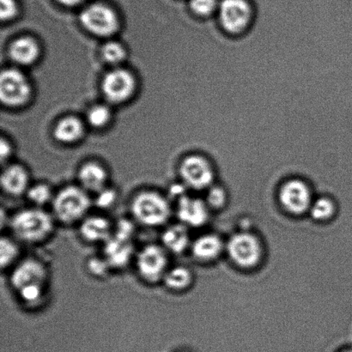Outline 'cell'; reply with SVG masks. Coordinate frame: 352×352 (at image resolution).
<instances>
[{"label":"cell","instance_id":"cell-21","mask_svg":"<svg viewBox=\"0 0 352 352\" xmlns=\"http://www.w3.org/2000/svg\"><path fill=\"white\" fill-rule=\"evenodd\" d=\"M162 282L164 283L165 287L171 292H184L192 285V274L188 268L177 265L168 268Z\"/></svg>","mask_w":352,"mask_h":352},{"label":"cell","instance_id":"cell-31","mask_svg":"<svg viewBox=\"0 0 352 352\" xmlns=\"http://www.w3.org/2000/svg\"><path fill=\"white\" fill-rule=\"evenodd\" d=\"M226 202V195L223 190L217 186H212L207 195V205L212 208L219 209Z\"/></svg>","mask_w":352,"mask_h":352},{"label":"cell","instance_id":"cell-26","mask_svg":"<svg viewBox=\"0 0 352 352\" xmlns=\"http://www.w3.org/2000/svg\"><path fill=\"white\" fill-rule=\"evenodd\" d=\"M309 210L314 219L319 221V222H324L334 215L336 206L332 199L320 198L312 203Z\"/></svg>","mask_w":352,"mask_h":352},{"label":"cell","instance_id":"cell-16","mask_svg":"<svg viewBox=\"0 0 352 352\" xmlns=\"http://www.w3.org/2000/svg\"><path fill=\"white\" fill-rule=\"evenodd\" d=\"M161 245L168 253H184L191 246L188 227L176 223L165 228L161 236Z\"/></svg>","mask_w":352,"mask_h":352},{"label":"cell","instance_id":"cell-35","mask_svg":"<svg viewBox=\"0 0 352 352\" xmlns=\"http://www.w3.org/2000/svg\"><path fill=\"white\" fill-rule=\"evenodd\" d=\"M186 186L185 184H175L170 186V195L172 199L177 201L178 199L182 198L186 195Z\"/></svg>","mask_w":352,"mask_h":352},{"label":"cell","instance_id":"cell-24","mask_svg":"<svg viewBox=\"0 0 352 352\" xmlns=\"http://www.w3.org/2000/svg\"><path fill=\"white\" fill-rule=\"evenodd\" d=\"M54 195L50 186L44 183L30 186L25 195L31 206L44 209L48 205H52Z\"/></svg>","mask_w":352,"mask_h":352},{"label":"cell","instance_id":"cell-27","mask_svg":"<svg viewBox=\"0 0 352 352\" xmlns=\"http://www.w3.org/2000/svg\"><path fill=\"white\" fill-rule=\"evenodd\" d=\"M102 57L110 64L120 63L126 56V52L122 45L117 43H109L102 50Z\"/></svg>","mask_w":352,"mask_h":352},{"label":"cell","instance_id":"cell-7","mask_svg":"<svg viewBox=\"0 0 352 352\" xmlns=\"http://www.w3.org/2000/svg\"><path fill=\"white\" fill-rule=\"evenodd\" d=\"M80 21L85 29L96 36H111L118 29L115 12L102 3H94L82 10Z\"/></svg>","mask_w":352,"mask_h":352},{"label":"cell","instance_id":"cell-10","mask_svg":"<svg viewBox=\"0 0 352 352\" xmlns=\"http://www.w3.org/2000/svg\"><path fill=\"white\" fill-rule=\"evenodd\" d=\"M279 201L293 215L305 213L313 203L309 186L300 179H292L283 185L279 192Z\"/></svg>","mask_w":352,"mask_h":352},{"label":"cell","instance_id":"cell-32","mask_svg":"<svg viewBox=\"0 0 352 352\" xmlns=\"http://www.w3.org/2000/svg\"><path fill=\"white\" fill-rule=\"evenodd\" d=\"M191 8L197 14L201 16L210 15L216 9V0H191Z\"/></svg>","mask_w":352,"mask_h":352},{"label":"cell","instance_id":"cell-20","mask_svg":"<svg viewBox=\"0 0 352 352\" xmlns=\"http://www.w3.org/2000/svg\"><path fill=\"white\" fill-rule=\"evenodd\" d=\"M10 55L14 61L21 65H30L36 60L39 47L36 41L29 37L17 39L10 47Z\"/></svg>","mask_w":352,"mask_h":352},{"label":"cell","instance_id":"cell-23","mask_svg":"<svg viewBox=\"0 0 352 352\" xmlns=\"http://www.w3.org/2000/svg\"><path fill=\"white\" fill-rule=\"evenodd\" d=\"M19 243V241L13 236H2L0 240V265L2 271L12 268L20 261Z\"/></svg>","mask_w":352,"mask_h":352},{"label":"cell","instance_id":"cell-11","mask_svg":"<svg viewBox=\"0 0 352 352\" xmlns=\"http://www.w3.org/2000/svg\"><path fill=\"white\" fill-rule=\"evenodd\" d=\"M251 19V9L245 0H223L220 6V20L230 33H240L246 29Z\"/></svg>","mask_w":352,"mask_h":352},{"label":"cell","instance_id":"cell-36","mask_svg":"<svg viewBox=\"0 0 352 352\" xmlns=\"http://www.w3.org/2000/svg\"><path fill=\"white\" fill-rule=\"evenodd\" d=\"M0 151H1L2 160H6V158L9 156L10 149L8 143H6L3 140L1 141V146H0Z\"/></svg>","mask_w":352,"mask_h":352},{"label":"cell","instance_id":"cell-12","mask_svg":"<svg viewBox=\"0 0 352 352\" xmlns=\"http://www.w3.org/2000/svg\"><path fill=\"white\" fill-rule=\"evenodd\" d=\"M135 81L126 70L117 69L106 75L102 82V91L110 102H122L132 96Z\"/></svg>","mask_w":352,"mask_h":352},{"label":"cell","instance_id":"cell-38","mask_svg":"<svg viewBox=\"0 0 352 352\" xmlns=\"http://www.w3.org/2000/svg\"><path fill=\"white\" fill-rule=\"evenodd\" d=\"M340 352H352V348H349V349H344V350L341 351Z\"/></svg>","mask_w":352,"mask_h":352},{"label":"cell","instance_id":"cell-2","mask_svg":"<svg viewBox=\"0 0 352 352\" xmlns=\"http://www.w3.org/2000/svg\"><path fill=\"white\" fill-rule=\"evenodd\" d=\"M93 206L89 193L80 186H67L55 193L52 202V214L57 223L64 226L80 223Z\"/></svg>","mask_w":352,"mask_h":352},{"label":"cell","instance_id":"cell-15","mask_svg":"<svg viewBox=\"0 0 352 352\" xmlns=\"http://www.w3.org/2000/svg\"><path fill=\"white\" fill-rule=\"evenodd\" d=\"M30 186L29 175L22 166L12 165L3 170L1 175V188L6 195L19 198L26 195Z\"/></svg>","mask_w":352,"mask_h":352},{"label":"cell","instance_id":"cell-34","mask_svg":"<svg viewBox=\"0 0 352 352\" xmlns=\"http://www.w3.org/2000/svg\"><path fill=\"white\" fill-rule=\"evenodd\" d=\"M17 13L15 0H0V16L3 21L13 19Z\"/></svg>","mask_w":352,"mask_h":352},{"label":"cell","instance_id":"cell-33","mask_svg":"<svg viewBox=\"0 0 352 352\" xmlns=\"http://www.w3.org/2000/svg\"><path fill=\"white\" fill-rule=\"evenodd\" d=\"M88 269L93 275L96 277H103L107 274L109 270H111V267L109 265L108 262L105 260L104 257L102 258H91L88 263Z\"/></svg>","mask_w":352,"mask_h":352},{"label":"cell","instance_id":"cell-37","mask_svg":"<svg viewBox=\"0 0 352 352\" xmlns=\"http://www.w3.org/2000/svg\"><path fill=\"white\" fill-rule=\"evenodd\" d=\"M58 3H60L61 5L67 6H74L80 3L82 0H57Z\"/></svg>","mask_w":352,"mask_h":352},{"label":"cell","instance_id":"cell-29","mask_svg":"<svg viewBox=\"0 0 352 352\" xmlns=\"http://www.w3.org/2000/svg\"><path fill=\"white\" fill-rule=\"evenodd\" d=\"M110 112L105 106H96L89 110L88 115L89 122L95 127H102L109 122Z\"/></svg>","mask_w":352,"mask_h":352},{"label":"cell","instance_id":"cell-25","mask_svg":"<svg viewBox=\"0 0 352 352\" xmlns=\"http://www.w3.org/2000/svg\"><path fill=\"white\" fill-rule=\"evenodd\" d=\"M47 286L29 285L16 292L20 302L28 307H36L43 302L47 295Z\"/></svg>","mask_w":352,"mask_h":352},{"label":"cell","instance_id":"cell-3","mask_svg":"<svg viewBox=\"0 0 352 352\" xmlns=\"http://www.w3.org/2000/svg\"><path fill=\"white\" fill-rule=\"evenodd\" d=\"M130 210L138 223L151 229L164 226L173 212L170 200L156 191L138 192L131 200Z\"/></svg>","mask_w":352,"mask_h":352},{"label":"cell","instance_id":"cell-22","mask_svg":"<svg viewBox=\"0 0 352 352\" xmlns=\"http://www.w3.org/2000/svg\"><path fill=\"white\" fill-rule=\"evenodd\" d=\"M84 129L80 120L74 117H67L58 124L54 136L63 143H74L80 139Z\"/></svg>","mask_w":352,"mask_h":352},{"label":"cell","instance_id":"cell-14","mask_svg":"<svg viewBox=\"0 0 352 352\" xmlns=\"http://www.w3.org/2000/svg\"><path fill=\"white\" fill-rule=\"evenodd\" d=\"M78 226L79 234L85 243L104 244L113 236L112 223L101 215H89Z\"/></svg>","mask_w":352,"mask_h":352},{"label":"cell","instance_id":"cell-13","mask_svg":"<svg viewBox=\"0 0 352 352\" xmlns=\"http://www.w3.org/2000/svg\"><path fill=\"white\" fill-rule=\"evenodd\" d=\"M175 214L179 223L188 228L203 226L209 217L207 204L188 195L176 201Z\"/></svg>","mask_w":352,"mask_h":352},{"label":"cell","instance_id":"cell-28","mask_svg":"<svg viewBox=\"0 0 352 352\" xmlns=\"http://www.w3.org/2000/svg\"><path fill=\"white\" fill-rule=\"evenodd\" d=\"M93 205L101 210L111 208L117 201V193L115 190L106 188L95 195Z\"/></svg>","mask_w":352,"mask_h":352},{"label":"cell","instance_id":"cell-17","mask_svg":"<svg viewBox=\"0 0 352 352\" xmlns=\"http://www.w3.org/2000/svg\"><path fill=\"white\" fill-rule=\"evenodd\" d=\"M103 245V257L110 267L122 268L129 263L133 254L132 241L120 240L112 236Z\"/></svg>","mask_w":352,"mask_h":352},{"label":"cell","instance_id":"cell-19","mask_svg":"<svg viewBox=\"0 0 352 352\" xmlns=\"http://www.w3.org/2000/svg\"><path fill=\"white\" fill-rule=\"evenodd\" d=\"M223 248V245L219 237L210 234L197 238L191 244L193 257L205 262L216 260L222 253Z\"/></svg>","mask_w":352,"mask_h":352},{"label":"cell","instance_id":"cell-18","mask_svg":"<svg viewBox=\"0 0 352 352\" xmlns=\"http://www.w3.org/2000/svg\"><path fill=\"white\" fill-rule=\"evenodd\" d=\"M108 175L104 168L96 164H87L78 172L79 186L89 193L101 192L107 188Z\"/></svg>","mask_w":352,"mask_h":352},{"label":"cell","instance_id":"cell-4","mask_svg":"<svg viewBox=\"0 0 352 352\" xmlns=\"http://www.w3.org/2000/svg\"><path fill=\"white\" fill-rule=\"evenodd\" d=\"M168 252L162 245L147 244L135 256V267L140 278L147 284L163 281L168 270Z\"/></svg>","mask_w":352,"mask_h":352},{"label":"cell","instance_id":"cell-5","mask_svg":"<svg viewBox=\"0 0 352 352\" xmlns=\"http://www.w3.org/2000/svg\"><path fill=\"white\" fill-rule=\"evenodd\" d=\"M50 277V270L43 261L37 258H25L12 268L10 285L16 292L29 285L47 286Z\"/></svg>","mask_w":352,"mask_h":352},{"label":"cell","instance_id":"cell-9","mask_svg":"<svg viewBox=\"0 0 352 352\" xmlns=\"http://www.w3.org/2000/svg\"><path fill=\"white\" fill-rule=\"evenodd\" d=\"M179 174L183 184L195 190L209 188L214 179L213 170L208 161L199 156L186 158L179 168Z\"/></svg>","mask_w":352,"mask_h":352},{"label":"cell","instance_id":"cell-6","mask_svg":"<svg viewBox=\"0 0 352 352\" xmlns=\"http://www.w3.org/2000/svg\"><path fill=\"white\" fill-rule=\"evenodd\" d=\"M227 251L234 263L243 268L255 267L262 256L260 241L248 233L234 234L228 241Z\"/></svg>","mask_w":352,"mask_h":352},{"label":"cell","instance_id":"cell-30","mask_svg":"<svg viewBox=\"0 0 352 352\" xmlns=\"http://www.w3.org/2000/svg\"><path fill=\"white\" fill-rule=\"evenodd\" d=\"M134 234V226L130 220H120L113 226V236L117 239L131 241Z\"/></svg>","mask_w":352,"mask_h":352},{"label":"cell","instance_id":"cell-8","mask_svg":"<svg viewBox=\"0 0 352 352\" xmlns=\"http://www.w3.org/2000/svg\"><path fill=\"white\" fill-rule=\"evenodd\" d=\"M30 87L23 74L15 69L3 71L0 77V98L8 106L24 104L29 99Z\"/></svg>","mask_w":352,"mask_h":352},{"label":"cell","instance_id":"cell-1","mask_svg":"<svg viewBox=\"0 0 352 352\" xmlns=\"http://www.w3.org/2000/svg\"><path fill=\"white\" fill-rule=\"evenodd\" d=\"M56 223L52 212L32 206L17 210L8 220L12 236L21 243L30 245L47 241L53 234Z\"/></svg>","mask_w":352,"mask_h":352}]
</instances>
